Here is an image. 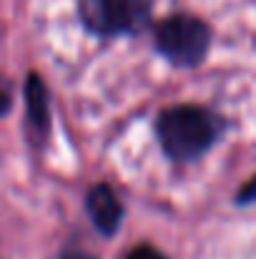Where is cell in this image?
Here are the masks:
<instances>
[{
	"label": "cell",
	"mask_w": 256,
	"mask_h": 259,
	"mask_svg": "<svg viewBox=\"0 0 256 259\" xmlns=\"http://www.w3.org/2000/svg\"><path fill=\"white\" fill-rule=\"evenodd\" d=\"M219 118L209 108L173 106L156 121V134L164 151L176 161H191L209 151L219 136Z\"/></svg>",
	"instance_id": "6da1fadb"
},
{
	"label": "cell",
	"mask_w": 256,
	"mask_h": 259,
	"mask_svg": "<svg viewBox=\"0 0 256 259\" xmlns=\"http://www.w3.org/2000/svg\"><path fill=\"white\" fill-rule=\"evenodd\" d=\"M211 46V30L193 15H171L156 28V48L173 66H196Z\"/></svg>",
	"instance_id": "7a4b0ae2"
},
{
	"label": "cell",
	"mask_w": 256,
	"mask_h": 259,
	"mask_svg": "<svg viewBox=\"0 0 256 259\" xmlns=\"http://www.w3.org/2000/svg\"><path fill=\"white\" fill-rule=\"evenodd\" d=\"M151 15V0H81V18L88 30L121 35L141 30Z\"/></svg>",
	"instance_id": "3957f363"
},
{
	"label": "cell",
	"mask_w": 256,
	"mask_h": 259,
	"mask_svg": "<svg viewBox=\"0 0 256 259\" xmlns=\"http://www.w3.org/2000/svg\"><path fill=\"white\" fill-rule=\"evenodd\" d=\"M85 209H88V217L93 222V227L111 237L118 232L121 227V219H123V206L118 201V196L106 186V184H98L88 191V199H85Z\"/></svg>",
	"instance_id": "277c9868"
},
{
	"label": "cell",
	"mask_w": 256,
	"mask_h": 259,
	"mask_svg": "<svg viewBox=\"0 0 256 259\" xmlns=\"http://www.w3.org/2000/svg\"><path fill=\"white\" fill-rule=\"evenodd\" d=\"M25 103H28V121L35 131L45 134L50 123V108H48V91L38 76H30L25 83Z\"/></svg>",
	"instance_id": "5b68a950"
},
{
	"label": "cell",
	"mask_w": 256,
	"mask_h": 259,
	"mask_svg": "<svg viewBox=\"0 0 256 259\" xmlns=\"http://www.w3.org/2000/svg\"><path fill=\"white\" fill-rule=\"evenodd\" d=\"M126 259H169V257H166L164 252H159L156 247H148V244H143V247H136V249H131Z\"/></svg>",
	"instance_id": "8992f818"
},
{
	"label": "cell",
	"mask_w": 256,
	"mask_h": 259,
	"mask_svg": "<svg viewBox=\"0 0 256 259\" xmlns=\"http://www.w3.org/2000/svg\"><path fill=\"white\" fill-rule=\"evenodd\" d=\"M236 199H239V204H254L256 201V176L244 186V189H241V191H239Z\"/></svg>",
	"instance_id": "52a82bcc"
},
{
	"label": "cell",
	"mask_w": 256,
	"mask_h": 259,
	"mask_svg": "<svg viewBox=\"0 0 256 259\" xmlns=\"http://www.w3.org/2000/svg\"><path fill=\"white\" fill-rule=\"evenodd\" d=\"M10 103H13V93H10V88L0 81V116H5L10 111Z\"/></svg>",
	"instance_id": "ba28073f"
},
{
	"label": "cell",
	"mask_w": 256,
	"mask_h": 259,
	"mask_svg": "<svg viewBox=\"0 0 256 259\" xmlns=\"http://www.w3.org/2000/svg\"><path fill=\"white\" fill-rule=\"evenodd\" d=\"M61 259H95V257H90V254H85V252H66Z\"/></svg>",
	"instance_id": "9c48e42d"
}]
</instances>
